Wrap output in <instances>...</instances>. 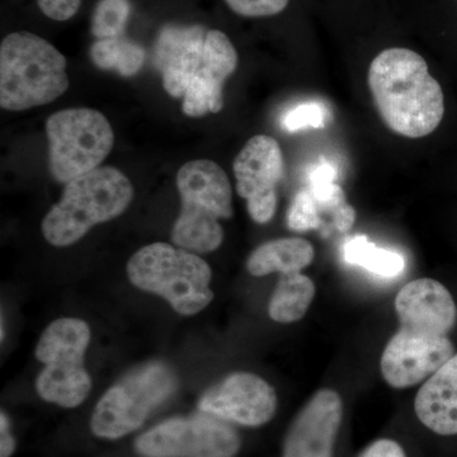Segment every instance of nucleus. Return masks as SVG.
<instances>
[{
  "label": "nucleus",
  "mask_w": 457,
  "mask_h": 457,
  "mask_svg": "<svg viewBox=\"0 0 457 457\" xmlns=\"http://www.w3.org/2000/svg\"><path fill=\"white\" fill-rule=\"evenodd\" d=\"M153 62L165 92L182 99L183 113L204 117L224 107V86L236 73L237 53L219 29L167 25L158 33Z\"/></svg>",
  "instance_id": "obj_2"
},
{
  "label": "nucleus",
  "mask_w": 457,
  "mask_h": 457,
  "mask_svg": "<svg viewBox=\"0 0 457 457\" xmlns=\"http://www.w3.org/2000/svg\"><path fill=\"white\" fill-rule=\"evenodd\" d=\"M176 389V376L164 363L150 362L132 370L99 400L90 428L97 437L121 438L143 426Z\"/></svg>",
  "instance_id": "obj_9"
},
{
  "label": "nucleus",
  "mask_w": 457,
  "mask_h": 457,
  "mask_svg": "<svg viewBox=\"0 0 457 457\" xmlns=\"http://www.w3.org/2000/svg\"><path fill=\"white\" fill-rule=\"evenodd\" d=\"M414 411L436 435H457V353L427 378L417 393Z\"/></svg>",
  "instance_id": "obj_15"
},
{
  "label": "nucleus",
  "mask_w": 457,
  "mask_h": 457,
  "mask_svg": "<svg viewBox=\"0 0 457 457\" xmlns=\"http://www.w3.org/2000/svg\"><path fill=\"white\" fill-rule=\"evenodd\" d=\"M128 275L132 285L164 297L180 315L197 314L213 300L209 264L179 246H144L129 261Z\"/></svg>",
  "instance_id": "obj_7"
},
{
  "label": "nucleus",
  "mask_w": 457,
  "mask_h": 457,
  "mask_svg": "<svg viewBox=\"0 0 457 457\" xmlns=\"http://www.w3.org/2000/svg\"><path fill=\"white\" fill-rule=\"evenodd\" d=\"M203 413L228 423L260 427L269 423L278 411V395L266 380L249 372L228 375L207 390L198 403Z\"/></svg>",
  "instance_id": "obj_13"
},
{
  "label": "nucleus",
  "mask_w": 457,
  "mask_h": 457,
  "mask_svg": "<svg viewBox=\"0 0 457 457\" xmlns=\"http://www.w3.org/2000/svg\"><path fill=\"white\" fill-rule=\"evenodd\" d=\"M359 457H408L399 442L380 438L370 444Z\"/></svg>",
  "instance_id": "obj_26"
},
{
  "label": "nucleus",
  "mask_w": 457,
  "mask_h": 457,
  "mask_svg": "<svg viewBox=\"0 0 457 457\" xmlns=\"http://www.w3.org/2000/svg\"><path fill=\"white\" fill-rule=\"evenodd\" d=\"M65 56L49 41L14 32L0 45V106L25 111L45 106L69 88Z\"/></svg>",
  "instance_id": "obj_5"
},
{
  "label": "nucleus",
  "mask_w": 457,
  "mask_h": 457,
  "mask_svg": "<svg viewBox=\"0 0 457 457\" xmlns=\"http://www.w3.org/2000/svg\"><path fill=\"white\" fill-rule=\"evenodd\" d=\"M237 192L246 201L252 220L267 224L278 210V187L284 176V155L278 141L255 135L233 164Z\"/></svg>",
  "instance_id": "obj_12"
},
{
  "label": "nucleus",
  "mask_w": 457,
  "mask_h": 457,
  "mask_svg": "<svg viewBox=\"0 0 457 457\" xmlns=\"http://www.w3.org/2000/svg\"><path fill=\"white\" fill-rule=\"evenodd\" d=\"M368 80L376 110L394 134L420 139L440 126L444 92L416 51H381L370 64Z\"/></svg>",
  "instance_id": "obj_3"
},
{
  "label": "nucleus",
  "mask_w": 457,
  "mask_h": 457,
  "mask_svg": "<svg viewBox=\"0 0 457 457\" xmlns=\"http://www.w3.org/2000/svg\"><path fill=\"white\" fill-rule=\"evenodd\" d=\"M130 13V0H99L92 17L93 36L97 40L122 37Z\"/></svg>",
  "instance_id": "obj_21"
},
{
  "label": "nucleus",
  "mask_w": 457,
  "mask_h": 457,
  "mask_svg": "<svg viewBox=\"0 0 457 457\" xmlns=\"http://www.w3.org/2000/svg\"><path fill=\"white\" fill-rule=\"evenodd\" d=\"M327 110L319 102H306L288 111L282 117V128L295 132L303 129H320L326 125Z\"/></svg>",
  "instance_id": "obj_23"
},
{
  "label": "nucleus",
  "mask_w": 457,
  "mask_h": 457,
  "mask_svg": "<svg viewBox=\"0 0 457 457\" xmlns=\"http://www.w3.org/2000/svg\"><path fill=\"white\" fill-rule=\"evenodd\" d=\"M336 179L335 165L321 159L309 173L308 188L311 189L320 212L332 216L337 230L348 233L356 221V210L345 200V192L336 183Z\"/></svg>",
  "instance_id": "obj_17"
},
{
  "label": "nucleus",
  "mask_w": 457,
  "mask_h": 457,
  "mask_svg": "<svg viewBox=\"0 0 457 457\" xmlns=\"http://www.w3.org/2000/svg\"><path fill=\"white\" fill-rule=\"evenodd\" d=\"M90 330L86 321L62 318L42 333L36 357L44 369L36 380L42 399L64 408L82 404L92 389V380L84 368Z\"/></svg>",
  "instance_id": "obj_8"
},
{
  "label": "nucleus",
  "mask_w": 457,
  "mask_h": 457,
  "mask_svg": "<svg viewBox=\"0 0 457 457\" xmlns=\"http://www.w3.org/2000/svg\"><path fill=\"white\" fill-rule=\"evenodd\" d=\"M286 219H287L288 228L296 233L315 230L321 227L323 224L321 212L312 197L311 189L303 188L295 195Z\"/></svg>",
  "instance_id": "obj_22"
},
{
  "label": "nucleus",
  "mask_w": 457,
  "mask_h": 457,
  "mask_svg": "<svg viewBox=\"0 0 457 457\" xmlns=\"http://www.w3.org/2000/svg\"><path fill=\"white\" fill-rule=\"evenodd\" d=\"M395 312L400 327L381 356V374L394 389H408L455 354L449 336L457 323V308L446 286L418 278L396 295Z\"/></svg>",
  "instance_id": "obj_1"
},
{
  "label": "nucleus",
  "mask_w": 457,
  "mask_h": 457,
  "mask_svg": "<svg viewBox=\"0 0 457 457\" xmlns=\"http://www.w3.org/2000/svg\"><path fill=\"white\" fill-rule=\"evenodd\" d=\"M180 213L171 228L179 248L197 253L216 251L224 240L221 219L233 216V194L224 170L212 161L188 162L177 174Z\"/></svg>",
  "instance_id": "obj_6"
},
{
  "label": "nucleus",
  "mask_w": 457,
  "mask_h": 457,
  "mask_svg": "<svg viewBox=\"0 0 457 457\" xmlns=\"http://www.w3.org/2000/svg\"><path fill=\"white\" fill-rule=\"evenodd\" d=\"M16 449V441L11 433L8 417L4 411L0 416V457H11Z\"/></svg>",
  "instance_id": "obj_27"
},
{
  "label": "nucleus",
  "mask_w": 457,
  "mask_h": 457,
  "mask_svg": "<svg viewBox=\"0 0 457 457\" xmlns=\"http://www.w3.org/2000/svg\"><path fill=\"white\" fill-rule=\"evenodd\" d=\"M89 56L102 71H116L122 77H132L143 68L146 53L137 42L116 37L96 41L90 46Z\"/></svg>",
  "instance_id": "obj_20"
},
{
  "label": "nucleus",
  "mask_w": 457,
  "mask_h": 457,
  "mask_svg": "<svg viewBox=\"0 0 457 457\" xmlns=\"http://www.w3.org/2000/svg\"><path fill=\"white\" fill-rule=\"evenodd\" d=\"M290 0H225L228 7L242 17H270L284 12Z\"/></svg>",
  "instance_id": "obj_24"
},
{
  "label": "nucleus",
  "mask_w": 457,
  "mask_h": 457,
  "mask_svg": "<svg viewBox=\"0 0 457 457\" xmlns=\"http://www.w3.org/2000/svg\"><path fill=\"white\" fill-rule=\"evenodd\" d=\"M343 260L360 266L383 278H398L405 269V260L398 252L378 248L365 236H356L343 245Z\"/></svg>",
  "instance_id": "obj_19"
},
{
  "label": "nucleus",
  "mask_w": 457,
  "mask_h": 457,
  "mask_svg": "<svg viewBox=\"0 0 457 457\" xmlns=\"http://www.w3.org/2000/svg\"><path fill=\"white\" fill-rule=\"evenodd\" d=\"M49 168L54 179L68 183L97 170L112 150V126L92 108H69L46 121Z\"/></svg>",
  "instance_id": "obj_10"
},
{
  "label": "nucleus",
  "mask_w": 457,
  "mask_h": 457,
  "mask_svg": "<svg viewBox=\"0 0 457 457\" xmlns=\"http://www.w3.org/2000/svg\"><path fill=\"white\" fill-rule=\"evenodd\" d=\"M240 446L242 441L234 427L207 413L171 418L135 442L144 457H234Z\"/></svg>",
  "instance_id": "obj_11"
},
{
  "label": "nucleus",
  "mask_w": 457,
  "mask_h": 457,
  "mask_svg": "<svg viewBox=\"0 0 457 457\" xmlns=\"http://www.w3.org/2000/svg\"><path fill=\"white\" fill-rule=\"evenodd\" d=\"M315 291L312 279L302 272L281 275L270 297V319L284 324L300 320L311 308Z\"/></svg>",
  "instance_id": "obj_18"
},
{
  "label": "nucleus",
  "mask_w": 457,
  "mask_h": 457,
  "mask_svg": "<svg viewBox=\"0 0 457 457\" xmlns=\"http://www.w3.org/2000/svg\"><path fill=\"white\" fill-rule=\"evenodd\" d=\"M342 422L341 395L332 389L319 390L288 427L282 457H335Z\"/></svg>",
  "instance_id": "obj_14"
},
{
  "label": "nucleus",
  "mask_w": 457,
  "mask_h": 457,
  "mask_svg": "<svg viewBox=\"0 0 457 457\" xmlns=\"http://www.w3.org/2000/svg\"><path fill=\"white\" fill-rule=\"evenodd\" d=\"M37 3L45 16L62 22L77 14L82 0H37Z\"/></svg>",
  "instance_id": "obj_25"
},
{
  "label": "nucleus",
  "mask_w": 457,
  "mask_h": 457,
  "mask_svg": "<svg viewBox=\"0 0 457 457\" xmlns=\"http://www.w3.org/2000/svg\"><path fill=\"white\" fill-rule=\"evenodd\" d=\"M132 198L134 187L121 170L99 167L65 183L62 200L42 221V233L50 245H74L96 225L122 215Z\"/></svg>",
  "instance_id": "obj_4"
},
{
  "label": "nucleus",
  "mask_w": 457,
  "mask_h": 457,
  "mask_svg": "<svg viewBox=\"0 0 457 457\" xmlns=\"http://www.w3.org/2000/svg\"><path fill=\"white\" fill-rule=\"evenodd\" d=\"M314 246L303 237H281L258 246L249 255L246 269L257 278L270 273L302 272L314 261Z\"/></svg>",
  "instance_id": "obj_16"
}]
</instances>
